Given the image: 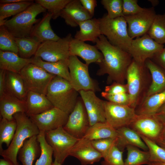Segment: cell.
Instances as JSON below:
<instances>
[{"mask_svg": "<svg viewBox=\"0 0 165 165\" xmlns=\"http://www.w3.org/2000/svg\"><path fill=\"white\" fill-rule=\"evenodd\" d=\"M123 0H102L101 2L108 12L107 16L111 19L123 16Z\"/></svg>", "mask_w": 165, "mask_h": 165, "instance_id": "42", "label": "cell"}, {"mask_svg": "<svg viewBox=\"0 0 165 165\" xmlns=\"http://www.w3.org/2000/svg\"><path fill=\"white\" fill-rule=\"evenodd\" d=\"M28 92L19 73L6 71L4 93L26 101Z\"/></svg>", "mask_w": 165, "mask_h": 165, "instance_id": "26", "label": "cell"}, {"mask_svg": "<svg viewBox=\"0 0 165 165\" xmlns=\"http://www.w3.org/2000/svg\"><path fill=\"white\" fill-rule=\"evenodd\" d=\"M19 74L28 91L45 95L49 84L55 76L32 63L27 65Z\"/></svg>", "mask_w": 165, "mask_h": 165, "instance_id": "9", "label": "cell"}, {"mask_svg": "<svg viewBox=\"0 0 165 165\" xmlns=\"http://www.w3.org/2000/svg\"><path fill=\"white\" fill-rule=\"evenodd\" d=\"M79 93L84 104L90 126L98 123L106 122L104 101L91 90H81Z\"/></svg>", "mask_w": 165, "mask_h": 165, "instance_id": "17", "label": "cell"}, {"mask_svg": "<svg viewBox=\"0 0 165 165\" xmlns=\"http://www.w3.org/2000/svg\"><path fill=\"white\" fill-rule=\"evenodd\" d=\"M148 1L151 3L153 7L158 5L159 2V1L158 0H149Z\"/></svg>", "mask_w": 165, "mask_h": 165, "instance_id": "56", "label": "cell"}, {"mask_svg": "<svg viewBox=\"0 0 165 165\" xmlns=\"http://www.w3.org/2000/svg\"><path fill=\"white\" fill-rule=\"evenodd\" d=\"M17 123L14 118L10 120L0 118V152L3 149V143L7 147L10 145L15 134Z\"/></svg>", "mask_w": 165, "mask_h": 165, "instance_id": "36", "label": "cell"}, {"mask_svg": "<svg viewBox=\"0 0 165 165\" xmlns=\"http://www.w3.org/2000/svg\"><path fill=\"white\" fill-rule=\"evenodd\" d=\"M52 14L48 12L34 26L30 36L35 38L41 43L48 41H56L61 38L53 31L51 27L50 21Z\"/></svg>", "mask_w": 165, "mask_h": 165, "instance_id": "24", "label": "cell"}, {"mask_svg": "<svg viewBox=\"0 0 165 165\" xmlns=\"http://www.w3.org/2000/svg\"><path fill=\"white\" fill-rule=\"evenodd\" d=\"M69 114L55 107L42 113L29 117L40 131L54 130L66 124Z\"/></svg>", "mask_w": 165, "mask_h": 165, "instance_id": "14", "label": "cell"}, {"mask_svg": "<svg viewBox=\"0 0 165 165\" xmlns=\"http://www.w3.org/2000/svg\"><path fill=\"white\" fill-rule=\"evenodd\" d=\"M126 81L130 107L135 108L145 97L151 82L149 71L144 64L133 59L127 72Z\"/></svg>", "mask_w": 165, "mask_h": 165, "instance_id": "2", "label": "cell"}, {"mask_svg": "<svg viewBox=\"0 0 165 165\" xmlns=\"http://www.w3.org/2000/svg\"><path fill=\"white\" fill-rule=\"evenodd\" d=\"M26 101V114L28 116L42 113L54 107L46 95L32 91L28 92Z\"/></svg>", "mask_w": 165, "mask_h": 165, "instance_id": "29", "label": "cell"}, {"mask_svg": "<svg viewBox=\"0 0 165 165\" xmlns=\"http://www.w3.org/2000/svg\"><path fill=\"white\" fill-rule=\"evenodd\" d=\"M13 117L17 123L15 134L9 147L0 152V154L15 165H20L17 160L19 150L25 141L37 136L40 131L26 113H17Z\"/></svg>", "mask_w": 165, "mask_h": 165, "instance_id": "3", "label": "cell"}, {"mask_svg": "<svg viewBox=\"0 0 165 165\" xmlns=\"http://www.w3.org/2000/svg\"><path fill=\"white\" fill-rule=\"evenodd\" d=\"M45 138L53 151L54 161L62 165L69 156L78 139L73 137L63 128L45 132Z\"/></svg>", "mask_w": 165, "mask_h": 165, "instance_id": "7", "label": "cell"}, {"mask_svg": "<svg viewBox=\"0 0 165 165\" xmlns=\"http://www.w3.org/2000/svg\"><path fill=\"white\" fill-rule=\"evenodd\" d=\"M154 116L163 124H165V104L158 110Z\"/></svg>", "mask_w": 165, "mask_h": 165, "instance_id": "50", "label": "cell"}, {"mask_svg": "<svg viewBox=\"0 0 165 165\" xmlns=\"http://www.w3.org/2000/svg\"><path fill=\"white\" fill-rule=\"evenodd\" d=\"M116 138H105L91 141L94 147L101 154L104 158L108 154L112 148L116 145Z\"/></svg>", "mask_w": 165, "mask_h": 165, "instance_id": "43", "label": "cell"}, {"mask_svg": "<svg viewBox=\"0 0 165 165\" xmlns=\"http://www.w3.org/2000/svg\"><path fill=\"white\" fill-rule=\"evenodd\" d=\"M68 60L55 62L44 61L33 56L32 63L42 68L48 73L62 77L69 82L70 80Z\"/></svg>", "mask_w": 165, "mask_h": 165, "instance_id": "30", "label": "cell"}, {"mask_svg": "<svg viewBox=\"0 0 165 165\" xmlns=\"http://www.w3.org/2000/svg\"><path fill=\"white\" fill-rule=\"evenodd\" d=\"M80 29L77 31L74 38L83 42L90 41L95 43L101 35L99 18H91L79 23Z\"/></svg>", "mask_w": 165, "mask_h": 165, "instance_id": "28", "label": "cell"}, {"mask_svg": "<svg viewBox=\"0 0 165 165\" xmlns=\"http://www.w3.org/2000/svg\"><path fill=\"white\" fill-rule=\"evenodd\" d=\"M26 101L8 94L4 93L0 97V118L9 120L14 119L13 115L17 113H26Z\"/></svg>", "mask_w": 165, "mask_h": 165, "instance_id": "21", "label": "cell"}, {"mask_svg": "<svg viewBox=\"0 0 165 165\" xmlns=\"http://www.w3.org/2000/svg\"><path fill=\"white\" fill-rule=\"evenodd\" d=\"M164 124L154 116L137 115L128 126L142 136L156 142L159 139Z\"/></svg>", "mask_w": 165, "mask_h": 165, "instance_id": "16", "label": "cell"}, {"mask_svg": "<svg viewBox=\"0 0 165 165\" xmlns=\"http://www.w3.org/2000/svg\"><path fill=\"white\" fill-rule=\"evenodd\" d=\"M0 165H15L10 161L3 158V159H0Z\"/></svg>", "mask_w": 165, "mask_h": 165, "instance_id": "53", "label": "cell"}, {"mask_svg": "<svg viewBox=\"0 0 165 165\" xmlns=\"http://www.w3.org/2000/svg\"><path fill=\"white\" fill-rule=\"evenodd\" d=\"M147 34L157 43H165V13L156 14Z\"/></svg>", "mask_w": 165, "mask_h": 165, "instance_id": "35", "label": "cell"}, {"mask_svg": "<svg viewBox=\"0 0 165 165\" xmlns=\"http://www.w3.org/2000/svg\"><path fill=\"white\" fill-rule=\"evenodd\" d=\"M148 165H157L155 163H153V162L150 163Z\"/></svg>", "mask_w": 165, "mask_h": 165, "instance_id": "59", "label": "cell"}, {"mask_svg": "<svg viewBox=\"0 0 165 165\" xmlns=\"http://www.w3.org/2000/svg\"><path fill=\"white\" fill-rule=\"evenodd\" d=\"M106 122L115 129L128 127L137 116L135 109L104 101Z\"/></svg>", "mask_w": 165, "mask_h": 165, "instance_id": "11", "label": "cell"}, {"mask_svg": "<svg viewBox=\"0 0 165 165\" xmlns=\"http://www.w3.org/2000/svg\"><path fill=\"white\" fill-rule=\"evenodd\" d=\"M41 153L37 136H33L24 141L18 154L22 165H32L34 160Z\"/></svg>", "mask_w": 165, "mask_h": 165, "instance_id": "31", "label": "cell"}, {"mask_svg": "<svg viewBox=\"0 0 165 165\" xmlns=\"http://www.w3.org/2000/svg\"><path fill=\"white\" fill-rule=\"evenodd\" d=\"M70 156L77 159L82 165L92 164L102 158L94 147L91 141L85 138L78 139L72 149Z\"/></svg>", "mask_w": 165, "mask_h": 165, "instance_id": "19", "label": "cell"}, {"mask_svg": "<svg viewBox=\"0 0 165 165\" xmlns=\"http://www.w3.org/2000/svg\"><path fill=\"white\" fill-rule=\"evenodd\" d=\"M26 0H0V3H12L24 1Z\"/></svg>", "mask_w": 165, "mask_h": 165, "instance_id": "52", "label": "cell"}, {"mask_svg": "<svg viewBox=\"0 0 165 165\" xmlns=\"http://www.w3.org/2000/svg\"><path fill=\"white\" fill-rule=\"evenodd\" d=\"M96 46L102 53L103 58L97 64L99 66L97 74L108 75L107 82L125 84L127 69L133 58L129 53L111 44L101 35L96 40Z\"/></svg>", "mask_w": 165, "mask_h": 165, "instance_id": "1", "label": "cell"}, {"mask_svg": "<svg viewBox=\"0 0 165 165\" xmlns=\"http://www.w3.org/2000/svg\"><path fill=\"white\" fill-rule=\"evenodd\" d=\"M126 148L127 156L124 165H148L150 163L148 151H142L137 147L130 145L127 146Z\"/></svg>", "mask_w": 165, "mask_h": 165, "instance_id": "37", "label": "cell"}, {"mask_svg": "<svg viewBox=\"0 0 165 165\" xmlns=\"http://www.w3.org/2000/svg\"><path fill=\"white\" fill-rule=\"evenodd\" d=\"M153 163H155L157 165H165V163H156V162H153Z\"/></svg>", "mask_w": 165, "mask_h": 165, "instance_id": "57", "label": "cell"}, {"mask_svg": "<svg viewBox=\"0 0 165 165\" xmlns=\"http://www.w3.org/2000/svg\"><path fill=\"white\" fill-rule=\"evenodd\" d=\"M53 165H61V164L58 163L56 161H54L53 162Z\"/></svg>", "mask_w": 165, "mask_h": 165, "instance_id": "58", "label": "cell"}, {"mask_svg": "<svg viewBox=\"0 0 165 165\" xmlns=\"http://www.w3.org/2000/svg\"><path fill=\"white\" fill-rule=\"evenodd\" d=\"M165 139V124H164L163 127L160 134L159 139ZM158 139V140H159Z\"/></svg>", "mask_w": 165, "mask_h": 165, "instance_id": "55", "label": "cell"}, {"mask_svg": "<svg viewBox=\"0 0 165 165\" xmlns=\"http://www.w3.org/2000/svg\"><path fill=\"white\" fill-rule=\"evenodd\" d=\"M60 16L67 25L72 27L93 17L83 7L80 0H71L62 10Z\"/></svg>", "mask_w": 165, "mask_h": 165, "instance_id": "20", "label": "cell"}, {"mask_svg": "<svg viewBox=\"0 0 165 165\" xmlns=\"http://www.w3.org/2000/svg\"><path fill=\"white\" fill-rule=\"evenodd\" d=\"M145 65L150 73L151 82L145 97L165 90V70L152 60H146Z\"/></svg>", "mask_w": 165, "mask_h": 165, "instance_id": "23", "label": "cell"}, {"mask_svg": "<svg viewBox=\"0 0 165 165\" xmlns=\"http://www.w3.org/2000/svg\"><path fill=\"white\" fill-rule=\"evenodd\" d=\"M101 94L108 101L118 104L129 106L130 100L128 93L111 94L103 91L101 93Z\"/></svg>", "mask_w": 165, "mask_h": 165, "instance_id": "46", "label": "cell"}, {"mask_svg": "<svg viewBox=\"0 0 165 165\" xmlns=\"http://www.w3.org/2000/svg\"><path fill=\"white\" fill-rule=\"evenodd\" d=\"M34 3L33 0H26L12 3H0V25L8 17L15 16L24 11Z\"/></svg>", "mask_w": 165, "mask_h": 165, "instance_id": "34", "label": "cell"}, {"mask_svg": "<svg viewBox=\"0 0 165 165\" xmlns=\"http://www.w3.org/2000/svg\"><path fill=\"white\" fill-rule=\"evenodd\" d=\"M105 92L111 94L128 93L127 84H122L116 82H114L111 84L106 86Z\"/></svg>", "mask_w": 165, "mask_h": 165, "instance_id": "47", "label": "cell"}, {"mask_svg": "<svg viewBox=\"0 0 165 165\" xmlns=\"http://www.w3.org/2000/svg\"><path fill=\"white\" fill-rule=\"evenodd\" d=\"M6 71L0 69V97L4 93Z\"/></svg>", "mask_w": 165, "mask_h": 165, "instance_id": "51", "label": "cell"}, {"mask_svg": "<svg viewBox=\"0 0 165 165\" xmlns=\"http://www.w3.org/2000/svg\"><path fill=\"white\" fill-rule=\"evenodd\" d=\"M37 141L39 144L40 149V156L35 165H53L52 161L53 149L47 143L45 138V132L40 131L37 135Z\"/></svg>", "mask_w": 165, "mask_h": 165, "instance_id": "38", "label": "cell"}, {"mask_svg": "<svg viewBox=\"0 0 165 165\" xmlns=\"http://www.w3.org/2000/svg\"><path fill=\"white\" fill-rule=\"evenodd\" d=\"M70 56H79L89 65L90 64L101 62L103 58V55L96 46H92L85 42L73 38L69 45Z\"/></svg>", "mask_w": 165, "mask_h": 165, "instance_id": "18", "label": "cell"}, {"mask_svg": "<svg viewBox=\"0 0 165 165\" xmlns=\"http://www.w3.org/2000/svg\"><path fill=\"white\" fill-rule=\"evenodd\" d=\"M156 143L159 146L165 149V139H159Z\"/></svg>", "mask_w": 165, "mask_h": 165, "instance_id": "54", "label": "cell"}, {"mask_svg": "<svg viewBox=\"0 0 165 165\" xmlns=\"http://www.w3.org/2000/svg\"><path fill=\"white\" fill-rule=\"evenodd\" d=\"M18 51V55L22 58L29 59L34 56L41 43L36 38L31 36L16 38Z\"/></svg>", "mask_w": 165, "mask_h": 165, "instance_id": "33", "label": "cell"}, {"mask_svg": "<svg viewBox=\"0 0 165 165\" xmlns=\"http://www.w3.org/2000/svg\"><path fill=\"white\" fill-rule=\"evenodd\" d=\"M80 2L84 8L93 16L95 7L97 6L96 0H80Z\"/></svg>", "mask_w": 165, "mask_h": 165, "instance_id": "48", "label": "cell"}, {"mask_svg": "<svg viewBox=\"0 0 165 165\" xmlns=\"http://www.w3.org/2000/svg\"><path fill=\"white\" fill-rule=\"evenodd\" d=\"M123 151L119 150L115 145L101 162V165H124L123 158Z\"/></svg>", "mask_w": 165, "mask_h": 165, "instance_id": "44", "label": "cell"}, {"mask_svg": "<svg viewBox=\"0 0 165 165\" xmlns=\"http://www.w3.org/2000/svg\"><path fill=\"white\" fill-rule=\"evenodd\" d=\"M164 48L146 34L141 37L133 39L128 51L133 59L141 64L145 61L152 58Z\"/></svg>", "mask_w": 165, "mask_h": 165, "instance_id": "12", "label": "cell"}, {"mask_svg": "<svg viewBox=\"0 0 165 165\" xmlns=\"http://www.w3.org/2000/svg\"><path fill=\"white\" fill-rule=\"evenodd\" d=\"M165 104V90L145 97L135 108L138 115L154 116Z\"/></svg>", "mask_w": 165, "mask_h": 165, "instance_id": "25", "label": "cell"}, {"mask_svg": "<svg viewBox=\"0 0 165 165\" xmlns=\"http://www.w3.org/2000/svg\"><path fill=\"white\" fill-rule=\"evenodd\" d=\"M123 16L137 14L142 12L145 9L138 4L137 0H123Z\"/></svg>", "mask_w": 165, "mask_h": 165, "instance_id": "45", "label": "cell"}, {"mask_svg": "<svg viewBox=\"0 0 165 165\" xmlns=\"http://www.w3.org/2000/svg\"><path fill=\"white\" fill-rule=\"evenodd\" d=\"M79 94L68 81L55 75L48 86L46 95L54 107L69 114L78 101Z\"/></svg>", "mask_w": 165, "mask_h": 165, "instance_id": "4", "label": "cell"}, {"mask_svg": "<svg viewBox=\"0 0 165 165\" xmlns=\"http://www.w3.org/2000/svg\"><path fill=\"white\" fill-rule=\"evenodd\" d=\"M99 19L101 34L112 45L128 52L133 39L129 35L124 17L111 19L105 14Z\"/></svg>", "mask_w": 165, "mask_h": 165, "instance_id": "6", "label": "cell"}, {"mask_svg": "<svg viewBox=\"0 0 165 165\" xmlns=\"http://www.w3.org/2000/svg\"><path fill=\"white\" fill-rule=\"evenodd\" d=\"M150 59L165 70V47Z\"/></svg>", "mask_w": 165, "mask_h": 165, "instance_id": "49", "label": "cell"}, {"mask_svg": "<svg viewBox=\"0 0 165 165\" xmlns=\"http://www.w3.org/2000/svg\"><path fill=\"white\" fill-rule=\"evenodd\" d=\"M156 15L154 7L145 8L137 14L124 16L130 37L134 39L147 34Z\"/></svg>", "mask_w": 165, "mask_h": 165, "instance_id": "15", "label": "cell"}, {"mask_svg": "<svg viewBox=\"0 0 165 165\" xmlns=\"http://www.w3.org/2000/svg\"><path fill=\"white\" fill-rule=\"evenodd\" d=\"M15 37L3 25L0 26V49L13 52L18 55Z\"/></svg>", "mask_w": 165, "mask_h": 165, "instance_id": "41", "label": "cell"}, {"mask_svg": "<svg viewBox=\"0 0 165 165\" xmlns=\"http://www.w3.org/2000/svg\"><path fill=\"white\" fill-rule=\"evenodd\" d=\"M140 136L148 148L150 163H165V149L148 138L142 136Z\"/></svg>", "mask_w": 165, "mask_h": 165, "instance_id": "40", "label": "cell"}, {"mask_svg": "<svg viewBox=\"0 0 165 165\" xmlns=\"http://www.w3.org/2000/svg\"><path fill=\"white\" fill-rule=\"evenodd\" d=\"M117 137L116 147L123 152L126 147L133 146L148 151V148L139 134L129 127H123L116 130Z\"/></svg>", "mask_w": 165, "mask_h": 165, "instance_id": "22", "label": "cell"}, {"mask_svg": "<svg viewBox=\"0 0 165 165\" xmlns=\"http://www.w3.org/2000/svg\"><path fill=\"white\" fill-rule=\"evenodd\" d=\"M71 0H36L39 4L48 10L52 16V18L56 19L60 16L62 10Z\"/></svg>", "mask_w": 165, "mask_h": 165, "instance_id": "39", "label": "cell"}, {"mask_svg": "<svg viewBox=\"0 0 165 165\" xmlns=\"http://www.w3.org/2000/svg\"><path fill=\"white\" fill-rule=\"evenodd\" d=\"M46 10L39 4L34 2L11 19L5 20L2 25H4L15 37H29L34 26L41 19H37V16Z\"/></svg>", "mask_w": 165, "mask_h": 165, "instance_id": "5", "label": "cell"}, {"mask_svg": "<svg viewBox=\"0 0 165 165\" xmlns=\"http://www.w3.org/2000/svg\"><path fill=\"white\" fill-rule=\"evenodd\" d=\"M117 137L116 130L106 122L98 123L90 126L83 138L92 141Z\"/></svg>", "mask_w": 165, "mask_h": 165, "instance_id": "32", "label": "cell"}, {"mask_svg": "<svg viewBox=\"0 0 165 165\" xmlns=\"http://www.w3.org/2000/svg\"><path fill=\"white\" fill-rule=\"evenodd\" d=\"M72 38L71 34L69 33L57 41L42 43L34 57L50 62L68 60L70 56L69 45Z\"/></svg>", "mask_w": 165, "mask_h": 165, "instance_id": "10", "label": "cell"}, {"mask_svg": "<svg viewBox=\"0 0 165 165\" xmlns=\"http://www.w3.org/2000/svg\"></svg>", "mask_w": 165, "mask_h": 165, "instance_id": "60", "label": "cell"}, {"mask_svg": "<svg viewBox=\"0 0 165 165\" xmlns=\"http://www.w3.org/2000/svg\"><path fill=\"white\" fill-rule=\"evenodd\" d=\"M88 66L80 61L77 57L70 56L68 60L70 83L77 91L100 90L97 82L90 76Z\"/></svg>", "mask_w": 165, "mask_h": 165, "instance_id": "8", "label": "cell"}, {"mask_svg": "<svg viewBox=\"0 0 165 165\" xmlns=\"http://www.w3.org/2000/svg\"><path fill=\"white\" fill-rule=\"evenodd\" d=\"M90 127L84 104L81 98H79L63 128L72 136L79 139L83 138Z\"/></svg>", "mask_w": 165, "mask_h": 165, "instance_id": "13", "label": "cell"}, {"mask_svg": "<svg viewBox=\"0 0 165 165\" xmlns=\"http://www.w3.org/2000/svg\"><path fill=\"white\" fill-rule=\"evenodd\" d=\"M32 57L25 59L13 52L0 50V69L19 73L28 64L32 63Z\"/></svg>", "mask_w": 165, "mask_h": 165, "instance_id": "27", "label": "cell"}]
</instances>
